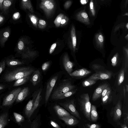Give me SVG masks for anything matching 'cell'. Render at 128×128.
Here are the masks:
<instances>
[{
    "label": "cell",
    "instance_id": "52",
    "mask_svg": "<svg viewBox=\"0 0 128 128\" xmlns=\"http://www.w3.org/2000/svg\"><path fill=\"white\" fill-rule=\"evenodd\" d=\"M51 125L53 127L56 128H60V127L56 122L51 120L50 122Z\"/></svg>",
    "mask_w": 128,
    "mask_h": 128
},
{
    "label": "cell",
    "instance_id": "28",
    "mask_svg": "<svg viewBox=\"0 0 128 128\" xmlns=\"http://www.w3.org/2000/svg\"><path fill=\"white\" fill-rule=\"evenodd\" d=\"M97 80L94 79L88 78L82 82V85L84 87L90 86L95 84Z\"/></svg>",
    "mask_w": 128,
    "mask_h": 128
},
{
    "label": "cell",
    "instance_id": "17",
    "mask_svg": "<svg viewBox=\"0 0 128 128\" xmlns=\"http://www.w3.org/2000/svg\"><path fill=\"white\" fill-rule=\"evenodd\" d=\"M70 34L71 40L70 43L71 48L74 52L76 44V38L75 29L74 25H72V27Z\"/></svg>",
    "mask_w": 128,
    "mask_h": 128
},
{
    "label": "cell",
    "instance_id": "1",
    "mask_svg": "<svg viewBox=\"0 0 128 128\" xmlns=\"http://www.w3.org/2000/svg\"><path fill=\"white\" fill-rule=\"evenodd\" d=\"M35 70L30 67H22L10 72L4 76V79L7 82L16 80L22 78L29 76Z\"/></svg>",
    "mask_w": 128,
    "mask_h": 128
},
{
    "label": "cell",
    "instance_id": "61",
    "mask_svg": "<svg viewBox=\"0 0 128 128\" xmlns=\"http://www.w3.org/2000/svg\"><path fill=\"white\" fill-rule=\"evenodd\" d=\"M125 38L127 40H128V34H127V35L125 36Z\"/></svg>",
    "mask_w": 128,
    "mask_h": 128
},
{
    "label": "cell",
    "instance_id": "9",
    "mask_svg": "<svg viewBox=\"0 0 128 128\" xmlns=\"http://www.w3.org/2000/svg\"><path fill=\"white\" fill-rule=\"evenodd\" d=\"M112 76V73L110 71L100 70L93 74L88 78L96 80H105L110 79Z\"/></svg>",
    "mask_w": 128,
    "mask_h": 128
},
{
    "label": "cell",
    "instance_id": "11",
    "mask_svg": "<svg viewBox=\"0 0 128 128\" xmlns=\"http://www.w3.org/2000/svg\"><path fill=\"white\" fill-rule=\"evenodd\" d=\"M62 62L65 69L70 74L72 71L73 64V63L70 60L68 54L67 53L65 54L63 56Z\"/></svg>",
    "mask_w": 128,
    "mask_h": 128
},
{
    "label": "cell",
    "instance_id": "48",
    "mask_svg": "<svg viewBox=\"0 0 128 128\" xmlns=\"http://www.w3.org/2000/svg\"><path fill=\"white\" fill-rule=\"evenodd\" d=\"M6 65L5 60L2 62L0 64V74L4 69Z\"/></svg>",
    "mask_w": 128,
    "mask_h": 128
},
{
    "label": "cell",
    "instance_id": "32",
    "mask_svg": "<svg viewBox=\"0 0 128 128\" xmlns=\"http://www.w3.org/2000/svg\"><path fill=\"white\" fill-rule=\"evenodd\" d=\"M13 114L16 122L18 124H20L24 121V118L20 114L14 112Z\"/></svg>",
    "mask_w": 128,
    "mask_h": 128
},
{
    "label": "cell",
    "instance_id": "6",
    "mask_svg": "<svg viewBox=\"0 0 128 128\" xmlns=\"http://www.w3.org/2000/svg\"><path fill=\"white\" fill-rule=\"evenodd\" d=\"M21 90V88H19L10 92L4 99L2 104V106H7L11 105L16 100L18 93Z\"/></svg>",
    "mask_w": 128,
    "mask_h": 128
},
{
    "label": "cell",
    "instance_id": "16",
    "mask_svg": "<svg viewBox=\"0 0 128 128\" xmlns=\"http://www.w3.org/2000/svg\"><path fill=\"white\" fill-rule=\"evenodd\" d=\"M30 89L28 87L24 88L20 92L16 99V102H19L23 101L28 95Z\"/></svg>",
    "mask_w": 128,
    "mask_h": 128
},
{
    "label": "cell",
    "instance_id": "42",
    "mask_svg": "<svg viewBox=\"0 0 128 128\" xmlns=\"http://www.w3.org/2000/svg\"><path fill=\"white\" fill-rule=\"evenodd\" d=\"M39 124L38 120L36 118L30 124L31 128H38L39 126Z\"/></svg>",
    "mask_w": 128,
    "mask_h": 128
},
{
    "label": "cell",
    "instance_id": "39",
    "mask_svg": "<svg viewBox=\"0 0 128 128\" xmlns=\"http://www.w3.org/2000/svg\"><path fill=\"white\" fill-rule=\"evenodd\" d=\"M124 52L125 56V64L124 70L125 72L126 71L128 67V48L124 47Z\"/></svg>",
    "mask_w": 128,
    "mask_h": 128
},
{
    "label": "cell",
    "instance_id": "38",
    "mask_svg": "<svg viewBox=\"0 0 128 128\" xmlns=\"http://www.w3.org/2000/svg\"><path fill=\"white\" fill-rule=\"evenodd\" d=\"M46 25V22L44 20L40 19L38 22V26L39 28L43 29L45 28Z\"/></svg>",
    "mask_w": 128,
    "mask_h": 128
},
{
    "label": "cell",
    "instance_id": "43",
    "mask_svg": "<svg viewBox=\"0 0 128 128\" xmlns=\"http://www.w3.org/2000/svg\"><path fill=\"white\" fill-rule=\"evenodd\" d=\"M9 36L10 33L8 31H6L4 33L2 40L3 42H4L7 40Z\"/></svg>",
    "mask_w": 128,
    "mask_h": 128
},
{
    "label": "cell",
    "instance_id": "55",
    "mask_svg": "<svg viewBox=\"0 0 128 128\" xmlns=\"http://www.w3.org/2000/svg\"><path fill=\"white\" fill-rule=\"evenodd\" d=\"M4 18L3 16L0 15V24L4 21Z\"/></svg>",
    "mask_w": 128,
    "mask_h": 128
},
{
    "label": "cell",
    "instance_id": "46",
    "mask_svg": "<svg viewBox=\"0 0 128 128\" xmlns=\"http://www.w3.org/2000/svg\"><path fill=\"white\" fill-rule=\"evenodd\" d=\"M110 90V88L108 85L103 90L101 98L104 96Z\"/></svg>",
    "mask_w": 128,
    "mask_h": 128
},
{
    "label": "cell",
    "instance_id": "25",
    "mask_svg": "<svg viewBox=\"0 0 128 128\" xmlns=\"http://www.w3.org/2000/svg\"><path fill=\"white\" fill-rule=\"evenodd\" d=\"M42 91V88H40L37 96L34 102L32 111L33 113L40 105V103L42 98L41 95Z\"/></svg>",
    "mask_w": 128,
    "mask_h": 128
},
{
    "label": "cell",
    "instance_id": "60",
    "mask_svg": "<svg viewBox=\"0 0 128 128\" xmlns=\"http://www.w3.org/2000/svg\"><path fill=\"white\" fill-rule=\"evenodd\" d=\"M4 88V86L0 85V90H2Z\"/></svg>",
    "mask_w": 128,
    "mask_h": 128
},
{
    "label": "cell",
    "instance_id": "44",
    "mask_svg": "<svg viewBox=\"0 0 128 128\" xmlns=\"http://www.w3.org/2000/svg\"><path fill=\"white\" fill-rule=\"evenodd\" d=\"M85 126L86 127L89 128H100L101 127L100 126L97 124H85Z\"/></svg>",
    "mask_w": 128,
    "mask_h": 128
},
{
    "label": "cell",
    "instance_id": "54",
    "mask_svg": "<svg viewBox=\"0 0 128 128\" xmlns=\"http://www.w3.org/2000/svg\"><path fill=\"white\" fill-rule=\"evenodd\" d=\"M88 0H80L81 4L82 5L86 4L88 2Z\"/></svg>",
    "mask_w": 128,
    "mask_h": 128
},
{
    "label": "cell",
    "instance_id": "45",
    "mask_svg": "<svg viewBox=\"0 0 128 128\" xmlns=\"http://www.w3.org/2000/svg\"><path fill=\"white\" fill-rule=\"evenodd\" d=\"M50 65L49 62H47L44 63L42 66V69L43 71H46Z\"/></svg>",
    "mask_w": 128,
    "mask_h": 128
},
{
    "label": "cell",
    "instance_id": "2",
    "mask_svg": "<svg viewBox=\"0 0 128 128\" xmlns=\"http://www.w3.org/2000/svg\"><path fill=\"white\" fill-rule=\"evenodd\" d=\"M78 101L80 110L84 116L88 120L91 121L90 112L91 105L88 94H82L78 98Z\"/></svg>",
    "mask_w": 128,
    "mask_h": 128
},
{
    "label": "cell",
    "instance_id": "51",
    "mask_svg": "<svg viewBox=\"0 0 128 128\" xmlns=\"http://www.w3.org/2000/svg\"><path fill=\"white\" fill-rule=\"evenodd\" d=\"M92 67L93 69L96 72L100 70V68H102V67L98 65L94 64L93 65Z\"/></svg>",
    "mask_w": 128,
    "mask_h": 128
},
{
    "label": "cell",
    "instance_id": "40",
    "mask_svg": "<svg viewBox=\"0 0 128 128\" xmlns=\"http://www.w3.org/2000/svg\"><path fill=\"white\" fill-rule=\"evenodd\" d=\"M90 12L92 15L94 16L96 14V12L94 9V2L92 0H91L90 4Z\"/></svg>",
    "mask_w": 128,
    "mask_h": 128
},
{
    "label": "cell",
    "instance_id": "20",
    "mask_svg": "<svg viewBox=\"0 0 128 128\" xmlns=\"http://www.w3.org/2000/svg\"><path fill=\"white\" fill-rule=\"evenodd\" d=\"M37 54V53L36 51L31 50L27 47L22 52V58L24 59L32 58Z\"/></svg>",
    "mask_w": 128,
    "mask_h": 128
},
{
    "label": "cell",
    "instance_id": "4",
    "mask_svg": "<svg viewBox=\"0 0 128 128\" xmlns=\"http://www.w3.org/2000/svg\"><path fill=\"white\" fill-rule=\"evenodd\" d=\"M40 7L43 10L46 16L49 17L54 12L55 5L53 0H44L42 1Z\"/></svg>",
    "mask_w": 128,
    "mask_h": 128
},
{
    "label": "cell",
    "instance_id": "15",
    "mask_svg": "<svg viewBox=\"0 0 128 128\" xmlns=\"http://www.w3.org/2000/svg\"><path fill=\"white\" fill-rule=\"evenodd\" d=\"M77 20L79 21L86 25L90 24L87 14L84 11L79 12L76 15Z\"/></svg>",
    "mask_w": 128,
    "mask_h": 128
},
{
    "label": "cell",
    "instance_id": "33",
    "mask_svg": "<svg viewBox=\"0 0 128 128\" xmlns=\"http://www.w3.org/2000/svg\"><path fill=\"white\" fill-rule=\"evenodd\" d=\"M64 14H60L56 17L54 21V23L56 27H59L60 26V22Z\"/></svg>",
    "mask_w": 128,
    "mask_h": 128
},
{
    "label": "cell",
    "instance_id": "8",
    "mask_svg": "<svg viewBox=\"0 0 128 128\" xmlns=\"http://www.w3.org/2000/svg\"><path fill=\"white\" fill-rule=\"evenodd\" d=\"M58 75H56L52 77L47 84L45 98V102L46 104L48 103L49 98L58 80Z\"/></svg>",
    "mask_w": 128,
    "mask_h": 128
},
{
    "label": "cell",
    "instance_id": "5",
    "mask_svg": "<svg viewBox=\"0 0 128 128\" xmlns=\"http://www.w3.org/2000/svg\"><path fill=\"white\" fill-rule=\"evenodd\" d=\"M60 104L72 115L80 120L81 119L80 115L76 109L74 100H68Z\"/></svg>",
    "mask_w": 128,
    "mask_h": 128
},
{
    "label": "cell",
    "instance_id": "64",
    "mask_svg": "<svg viewBox=\"0 0 128 128\" xmlns=\"http://www.w3.org/2000/svg\"><path fill=\"white\" fill-rule=\"evenodd\" d=\"M42 0V1H43V0Z\"/></svg>",
    "mask_w": 128,
    "mask_h": 128
},
{
    "label": "cell",
    "instance_id": "7",
    "mask_svg": "<svg viewBox=\"0 0 128 128\" xmlns=\"http://www.w3.org/2000/svg\"><path fill=\"white\" fill-rule=\"evenodd\" d=\"M39 89L34 91L32 94V98L27 104L25 109V114L26 117L30 120L33 114L34 105L36 98L37 96Z\"/></svg>",
    "mask_w": 128,
    "mask_h": 128
},
{
    "label": "cell",
    "instance_id": "37",
    "mask_svg": "<svg viewBox=\"0 0 128 128\" xmlns=\"http://www.w3.org/2000/svg\"><path fill=\"white\" fill-rule=\"evenodd\" d=\"M118 56V54L117 53L112 58L111 60L112 65L113 66H116L117 63Z\"/></svg>",
    "mask_w": 128,
    "mask_h": 128
},
{
    "label": "cell",
    "instance_id": "41",
    "mask_svg": "<svg viewBox=\"0 0 128 128\" xmlns=\"http://www.w3.org/2000/svg\"><path fill=\"white\" fill-rule=\"evenodd\" d=\"M68 18L64 15L61 22L60 26H63L66 25L68 24Z\"/></svg>",
    "mask_w": 128,
    "mask_h": 128
},
{
    "label": "cell",
    "instance_id": "27",
    "mask_svg": "<svg viewBox=\"0 0 128 128\" xmlns=\"http://www.w3.org/2000/svg\"><path fill=\"white\" fill-rule=\"evenodd\" d=\"M77 90V89H74L66 92L59 96L56 100L64 99L70 97L75 93Z\"/></svg>",
    "mask_w": 128,
    "mask_h": 128
},
{
    "label": "cell",
    "instance_id": "19",
    "mask_svg": "<svg viewBox=\"0 0 128 128\" xmlns=\"http://www.w3.org/2000/svg\"><path fill=\"white\" fill-rule=\"evenodd\" d=\"M54 108L58 117L68 116L71 115L66 110L58 104L54 105Z\"/></svg>",
    "mask_w": 128,
    "mask_h": 128
},
{
    "label": "cell",
    "instance_id": "23",
    "mask_svg": "<svg viewBox=\"0 0 128 128\" xmlns=\"http://www.w3.org/2000/svg\"><path fill=\"white\" fill-rule=\"evenodd\" d=\"M90 116L92 121L95 122L98 119V115L97 111L96 106L94 105H91L90 112Z\"/></svg>",
    "mask_w": 128,
    "mask_h": 128
},
{
    "label": "cell",
    "instance_id": "34",
    "mask_svg": "<svg viewBox=\"0 0 128 128\" xmlns=\"http://www.w3.org/2000/svg\"><path fill=\"white\" fill-rule=\"evenodd\" d=\"M29 17L33 25L35 27L37 28L38 23V18L34 15L30 14L29 15Z\"/></svg>",
    "mask_w": 128,
    "mask_h": 128
},
{
    "label": "cell",
    "instance_id": "36",
    "mask_svg": "<svg viewBox=\"0 0 128 128\" xmlns=\"http://www.w3.org/2000/svg\"><path fill=\"white\" fill-rule=\"evenodd\" d=\"M111 90H109L105 96L102 98V104H105L108 102L111 94Z\"/></svg>",
    "mask_w": 128,
    "mask_h": 128
},
{
    "label": "cell",
    "instance_id": "49",
    "mask_svg": "<svg viewBox=\"0 0 128 128\" xmlns=\"http://www.w3.org/2000/svg\"><path fill=\"white\" fill-rule=\"evenodd\" d=\"M56 43H54L52 45L49 50V53L50 54H51L54 52L56 47Z\"/></svg>",
    "mask_w": 128,
    "mask_h": 128
},
{
    "label": "cell",
    "instance_id": "30",
    "mask_svg": "<svg viewBox=\"0 0 128 128\" xmlns=\"http://www.w3.org/2000/svg\"><path fill=\"white\" fill-rule=\"evenodd\" d=\"M125 72L124 70L122 69L118 74L117 80L118 84V86L120 85L124 81Z\"/></svg>",
    "mask_w": 128,
    "mask_h": 128
},
{
    "label": "cell",
    "instance_id": "63",
    "mask_svg": "<svg viewBox=\"0 0 128 128\" xmlns=\"http://www.w3.org/2000/svg\"><path fill=\"white\" fill-rule=\"evenodd\" d=\"M128 16V12H126V13H125L124 15H123V16Z\"/></svg>",
    "mask_w": 128,
    "mask_h": 128
},
{
    "label": "cell",
    "instance_id": "50",
    "mask_svg": "<svg viewBox=\"0 0 128 128\" xmlns=\"http://www.w3.org/2000/svg\"><path fill=\"white\" fill-rule=\"evenodd\" d=\"M72 4V2L71 0H68L66 1L64 4V7L66 9L68 8Z\"/></svg>",
    "mask_w": 128,
    "mask_h": 128
},
{
    "label": "cell",
    "instance_id": "24",
    "mask_svg": "<svg viewBox=\"0 0 128 128\" xmlns=\"http://www.w3.org/2000/svg\"><path fill=\"white\" fill-rule=\"evenodd\" d=\"M8 114L5 112L0 116V128H4L6 126L7 122Z\"/></svg>",
    "mask_w": 128,
    "mask_h": 128
},
{
    "label": "cell",
    "instance_id": "56",
    "mask_svg": "<svg viewBox=\"0 0 128 128\" xmlns=\"http://www.w3.org/2000/svg\"><path fill=\"white\" fill-rule=\"evenodd\" d=\"M121 127L122 128H128L127 125L125 124H120Z\"/></svg>",
    "mask_w": 128,
    "mask_h": 128
},
{
    "label": "cell",
    "instance_id": "57",
    "mask_svg": "<svg viewBox=\"0 0 128 128\" xmlns=\"http://www.w3.org/2000/svg\"><path fill=\"white\" fill-rule=\"evenodd\" d=\"M126 89L125 88L124 86H123V94L124 97L125 98L126 95Z\"/></svg>",
    "mask_w": 128,
    "mask_h": 128
},
{
    "label": "cell",
    "instance_id": "3",
    "mask_svg": "<svg viewBox=\"0 0 128 128\" xmlns=\"http://www.w3.org/2000/svg\"><path fill=\"white\" fill-rule=\"evenodd\" d=\"M75 86L72 84L69 79L64 80L54 91L51 96V98L53 100H56L60 96L75 89Z\"/></svg>",
    "mask_w": 128,
    "mask_h": 128
},
{
    "label": "cell",
    "instance_id": "26",
    "mask_svg": "<svg viewBox=\"0 0 128 128\" xmlns=\"http://www.w3.org/2000/svg\"><path fill=\"white\" fill-rule=\"evenodd\" d=\"M29 78V76L18 79L16 80L13 86H16L24 84L28 80Z\"/></svg>",
    "mask_w": 128,
    "mask_h": 128
},
{
    "label": "cell",
    "instance_id": "53",
    "mask_svg": "<svg viewBox=\"0 0 128 128\" xmlns=\"http://www.w3.org/2000/svg\"><path fill=\"white\" fill-rule=\"evenodd\" d=\"M128 113H125L124 115V123L128 125Z\"/></svg>",
    "mask_w": 128,
    "mask_h": 128
},
{
    "label": "cell",
    "instance_id": "21",
    "mask_svg": "<svg viewBox=\"0 0 128 128\" xmlns=\"http://www.w3.org/2000/svg\"><path fill=\"white\" fill-rule=\"evenodd\" d=\"M95 39L97 47L100 49H102L104 47V38L102 34L100 32L95 35Z\"/></svg>",
    "mask_w": 128,
    "mask_h": 128
},
{
    "label": "cell",
    "instance_id": "59",
    "mask_svg": "<svg viewBox=\"0 0 128 128\" xmlns=\"http://www.w3.org/2000/svg\"><path fill=\"white\" fill-rule=\"evenodd\" d=\"M126 92H128V85L127 84L126 85V88H125Z\"/></svg>",
    "mask_w": 128,
    "mask_h": 128
},
{
    "label": "cell",
    "instance_id": "22",
    "mask_svg": "<svg viewBox=\"0 0 128 128\" xmlns=\"http://www.w3.org/2000/svg\"><path fill=\"white\" fill-rule=\"evenodd\" d=\"M21 6L22 8L28 10L30 12H33L34 11L30 0H21Z\"/></svg>",
    "mask_w": 128,
    "mask_h": 128
},
{
    "label": "cell",
    "instance_id": "14",
    "mask_svg": "<svg viewBox=\"0 0 128 128\" xmlns=\"http://www.w3.org/2000/svg\"><path fill=\"white\" fill-rule=\"evenodd\" d=\"M91 72L85 68H82L75 70L69 75L71 76L82 77L86 76L91 73Z\"/></svg>",
    "mask_w": 128,
    "mask_h": 128
},
{
    "label": "cell",
    "instance_id": "35",
    "mask_svg": "<svg viewBox=\"0 0 128 128\" xmlns=\"http://www.w3.org/2000/svg\"><path fill=\"white\" fill-rule=\"evenodd\" d=\"M25 47V42L23 40H20L18 42L17 45L18 50L20 51L24 50Z\"/></svg>",
    "mask_w": 128,
    "mask_h": 128
},
{
    "label": "cell",
    "instance_id": "13",
    "mask_svg": "<svg viewBox=\"0 0 128 128\" xmlns=\"http://www.w3.org/2000/svg\"><path fill=\"white\" fill-rule=\"evenodd\" d=\"M108 84L105 83L98 87L95 90L92 96V100L95 101L99 99L101 96L104 89Z\"/></svg>",
    "mask_w": 128,
    "mask_h": 128
},
{
    "label": "cell",
    "instance_id": "47",
    "mask_svg": "<svg viewBox=\"0 0 128 128\" xmlns=\"http://www.w3.org/2000/svg\"><path fill=\"white\" fill-rule=\"evenodd\" d=\"M20 14L18 12L14 13L12 15V19L14 20H16L19 19L20 17Z\"/></svg>",
    "mask_w": 128,
    "mask_h": 128
},
{
    "label": "cell",
    "instance_id": "31",
    "mask_svg": "<svg viewBox=\"0 0 128 128\" xmlns=\"http://www.w3.org/2000/svg\"><path fill=\"white\" fill-rule=\"evenodd\" d=\"M13 0H4L2 5V10L6 12L12 5Z\"/></svg>",
    "mask_w": 128,
    "mask_h": 128
},
{
    "label": "cell",
    "instance_id": "62",
    "mask_svg": "<svg viewBox=\"0 0 128 128\" xmlns=\"http://www.w3.org/2000/svg\"><path fill=\"white\" fill-rule=\"evenodd\" d=\"M126 28L127 29H128V23H127L126 24Z\"/></svg>",
    "mask_w": 128,
    "mask_h": 128
},
{
    "label": "cell",
    "instance_id": "12",
    "mask_svg": "<svg viewBox=\"0 0 128 128\" xmlns=\"http://www.w3.org/2000/svg\"><path fill=\"white\" fill-rule=\"evenodd\" d=\"M59 118L63 120L66 124L70 126L76 125L79 122V121L76 117L71 115L68 116L59 117Z\"/></svg>",
    "mask_w": 128,
    "mask_h": 128
},
{
    "label": "cell",
    "instance_id": "29",
    "mask_svg": "<svg viewBox=\"0 0 128 128\" xmlns=\"http://www.w3.org/2000/svg\"><path fill=\"white\" fill-rule=\"evenodd\" d=\"M7 65L9 66L18 65L24 64V63L16 59L9 60L7 61Z\"/></svg>",
    "mask_w": 128,
    "mask_h": 128
},
{
    "label": "cell",
    "instance_id": "58",
    "mask_svg": "<svg viewBox=\"0 0 128 128\" xmlns=\"http://www.w3.org/2000/svg\"><path fill=\"white\" fill-rule=\"evenodd\" d=\"M4 0H0V9L2 10V5Z\"/></svg>",
    "mask_w": 128,
    "mask_h": 128
},
{
    "label": "cell",
    "instance_id": "18",
    "mask_svg": "<svg viewBox=\"0 0 128 128\" xmlns=\"http://www.w3.org/2000/svg\"><path fill=\"white\" fill-rule=\"evenodd\" d=\"M30 81L32 85L36 86L38 84L41 80V74L40 71L38 70H35L32 74Z\"/></svg>",
    "mask_w": 128,
    "mask_h": 128
},
{
    "label": "cell",
    "instance_id": "10",
    "mask_svg": "<svg viewBox=\"0 0 128 128\" xmlns=\"http://www.w3.org/2000/svg\"><path fill=\"white\" fill-rule=\"evenodd\" d=\"M120 101L119 100L112 110L110 114L111 116L115 121L119 120L122 116V107Z\"/></svg>",
    "mask_w": 128,
    "mask_h": 128
}]
</instances>
